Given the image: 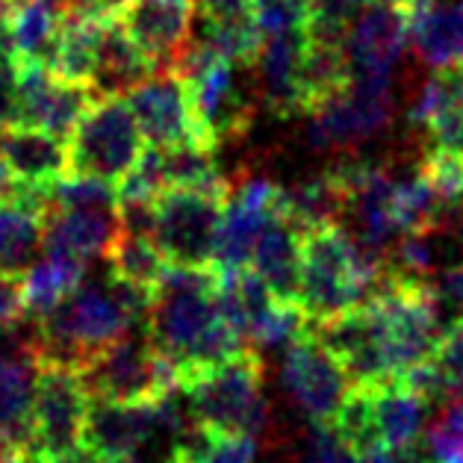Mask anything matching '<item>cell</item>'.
<instances>
[{
  "mask_svg": "<svg viewBox=\"0 0 463 463\" xmlns=\"http://www.w3.org/2000/svg\"><path fill=\"white\" fill-rule=\"evenodd\" d=\"M340 4H345L348 9H360V6H366V4H372V0H340Z\"/></svg>",
  "mask_w": 463,
  "mask_h": 463,
  "instance_id": "45",
  "label": "cell"
},
{
  "mask_svg": "<svg viewBox=\"0 0 463 463\" xmlns=\"http://www.w3.org/2000/svg\"><path fill=\"white\" fill-rule=\"evenodd\" d=\"M151 298L154 296L148 292L118 280H109V287L80 284L36 319V352L80 364L100 345L128 334L130 327H142Z\"/></svg>",
  "mask_w": 463,
  "mask_h": 463,
  "instance_id": "1",
  "label": "cell"
},
{
  "mask_svg": "<svg viewBox=\"0 0 463 463\" xmlns=\"http://www.w3.org/2000/svg\"><path fill=\"white\" fill-rule=\"evenodd\" d=\"M251 9V0H195V13L204 18H228Z\"/></svg>",
  "mask_w": 463,
  "mask_h": 463,
  "instance_id": "39",
  "label": "cell"
},
{
  "mask_svg": "<svg viewBox=\"0 0 463 463\" xmlns=\"http://www.w3.org/2000/svg\"><path fill=\"white\" fill-rule=\"evenodd\" d=\"M89 395L77 364L36 354V381L30 404V463H77L83 455V425Z\"/></svg>",
  "mask_w": 463,
  "mask_h": 463,
  "instance_id": "5",
  "label": "cell"
},
{
  "mask_svg": "<svg viewBox=\"0 0 463 463\" xmlns=\"http://www.w3.org/2000/svg\"><path fill=\"white\" fill-rule=\"evenodd\" d=\"M74 6L89 9L95 15H118V9L128 4V0H71Z\"/></svg>",
  "mask_w": 463,
  "mask_h": 463,
  "instance_id": "40",
  "label": "cell"
},
{
  "mask_svg": "<svg viewBox=\"0 0 463 463\" xmlns=\"http://www.w3.org/2000/svg\"><path fill=\"white\" fill-rule=\"evenodd\" d=\"M121 233L118 204H74L62 207L48 201L44 210L42 251L71 254L80 260L104 257Z\"/></svg>",
  "mask_w": 463,
  "mask_h": 463,
  "instance_id": "15",
  "label": "cell"
},
{
  "mask_svg": "<svg viewBox=\"0 0 463 463\" xmlns=\"http://www.w3.org/2000/svg\"><path fill=\"white\" fill-rule=\"evenodd\" d=\"M387 378H402L431 360L443 319L428 280L383 269L378 287L364 301Z\"/></svg>",
  "mask_w": 463,
  "mask_h": 463,
  "instance_id": "4",
  "label": "cell"
},
{
  "mask_svg": "<svg viewBox=\"0 0 463 463\" xmlns=\"http://www.w3.org/2000/svg\"><path fill=\"white\" fill-rule=\"evenodd\" d=\"M168 463H195V458H192L189 451L177 443V446L172 449V455H168Z\"/></svg>",
  "mask_w": 463,
  "mask_h": 463,
  "instance_id": "42",
  "label": "cell"
},
{
  "mask_svg": "<svg viewBox=\"0 0 463 463\" xmlns=\"http://www.w3.org/2000/svg\"><path fill=\"white\" fill-rule=\"evenodd\" d=\"M390 213H392V222H395V228H399V233H404V231H420V228H428V224H437L443 219L446 207L439 204L431 184H428L420 168H416L413 177L392 186Z\"/></svg>",
  "mask_w": 463,
  "mask_h": 463,
  "instance_id": "31",
  "label": "cell"
},
{
  "mask_svg": "<svg viewBox=\"0 0 463 463\" xmlns=\"http://www.w3.org/2000/svg\"><path fill=\"white\" fill-rule=\"evenodd\" d=\"M86 280V260L71 254L42 251L39 260L24 266L21 275V292H24V310L39 319L51 307H56L69 292H74Z\"/></svg>",
  "mask_w": 463,
  "mask_h": 463,
  "instance_id": "24",
  "label": "cell"
},
{
  "mask_svg": "<svg viewBox=\"0 0 463 463\" xmlns=\"http://www.w3.org/2000/svg\"><path fill=\"white\" fill-rule=\"evenodd\" d=\"M154 71V65L139 53V48L121 30L118 18L109 15L100 33L98 60L92 74V89L98 95H124Z\"/></svg>",
  "mask_w": 463,
  "mask_h": 463,
  "instance_id": "25",
  "label": "cell"
},
{
  "mask_svg": "<svg viewBox=\"0 0 463 463\" xmlns=\"http://www.w3.org/2000/svg\"><path fill=\"white\" fill-rule=\"evenodd\" d=\"M62 0H18L9 21L15 62H44L60 27Z\"/></svg>",
  "mask_w": 463,
  "mask_h": 463,
  "instance_id": "29",
  "label": "cell"
},
{
  "mask_svg": "<svg viewBox=\"0 0 463 463\" xmlns=\"http://www.w3.org/2000/svg\"><path fill=\"white\" fill-rule=\"evenodd\" d=\"M0 160L15 186L44 192V195H51V189L69 177L65 139L30 124L0 128Z\"/></svg>",
  "mask_w": 463,
  "mask_h": 463,
  "instance_id": "16",
  "label": "cell"
},
{
  "mask_svg": "<svg viewBox=\"0 0 463 463\" xmlns=\"http://www.w3.org/2000/svg\"><path fill=\"white\" fill-rule=\"evenodd\" d=\"M13 186L9 184V172H6V165H4V160H0V195H6V189Z\"/></svg>",
  "mask_w": 463,
  "mask_h": 463,
  "instance_id": "44",
  "label": "cell"
},
{
  "mask_svg": "<svg viewBox=\"0 0 463 463\" xmlns=\"http://www.w3.org/2000/svg\"><path fill=\"white\" fill-rule=\"evenodd\" d=\"M44 192L9 186L0 195V266L24 269L42 251L44 210H48Z\"/></svg>",
  "mask_w": 463,
  "mask_h": 463,
  "instance_id": "20",
  "label": "cell"
},
{
  "mask_svg": "<svg viewBox=\"0 0 463 463\" xmlns=\"http://www.w3.org/2000/svg\"><path fill=\"white\" fill-rule=\"evenodd\" d=\"M304 44H307L304 27L272 33V36L263 39V48L257 53L254 65L260 69L263 100L278 118L298 116V65Z\"/></svg>",
  "mask_w": 463,
  "mask_h": 463,
  "instance_id": "21",
  "label": "cell"
},
{
  "mask_svg": "<svg viewBox=\"0 0 463 463\" xmlns=\"http://www.w3.org/2000/svg\"><path fill=\"white\" fill-rule=\"evenodd\" d=\"M145 139L124 95H98L65 139L69 177H92L116 186L139 160Z\"/></svg>",
  "mask_w": 463,
  "mask_h": 463,
  "instance_id": "6",
  "label": "cell"
},
{
  "mask_svg": "<svg viewBox=\"0 0 463 463\" xmlns=\"http://www.w3.org/2000/svg\"><path fill=\"white\" fill-rule=\"evenodd\" d=\"M280 381H284L289 399L313 422H331V416L343 404L345 392L352 390V378L345 375L340 360L327 352L307 327L296 340L284 345Z\"/></svg>",
  "mask_w": 463,
  "mask_h": 463,
  "instance_id": "11",
  "label": "cell"
},
{
  "mask_svg": "<svg viewBox=\"0 0 463 463\" xmlns=\"http://www.w3.org/2000/svg\"><path fill=\"white\" fill-rule=\"evenodd\" d=\"M383 4H395V6H404L408 0H383Z\"/></svg>",
  "mask_w": 463,
  "mask_h": 463,
  "instance_id": "46",
  "label": "cell"
},
{
  "mask_svg": "<svg viewBox=\"0 0 463 463\" xmlns=\"http://www.w3.org/2000/svg\"><path fill=\"white\" fill-rule=\"evenodd\" d=\"M248 266L280 298H296L301 269V233L284 216H275L260 231Z\"/></svg>",
  "mask_w": 463,
  "mask_h": 463,
  "instance_id": "22",
  "label": "cell"
},
{
  "mask_svg": "<svg viewBox=\"0 0 463 463\" xmlns=\"http://www.w3.org/2000/svg\"><path fill=\"white\" fill-rule=\"evenodd\" d=\"M360 387L366 392L369 422L378 449L402 451L420 443L428 422V408H431V402L422 392H416L402 378L360 383Z\"/></svg>",
  "mask_w": 463,
  "mask_h": 463,
  "instance_id": "17",
  "label": "cell"
},
{
  "mask_svg": "<svg viewBox=\"0 0 463 463\" xmlns=\"http://www.w3.org/2000/svg\"><path fill=\"white\" fill-rule=\"evenodd\" d=\"M392 74H352V83L316 107L307 124L313 151H352L392 124Z\"/></svg>",
  "mask_w": 463,
  "mask_h": 463,
  "instance_id": "7",
  "label": "cell"
},
{
  "mask_svg": "<svg viewBox=\"0 0 463 463\" xmlns=\"http://www.w3.org/2000/svg\"><path fill=\"white\" fill-rule=\"evenodd\" d=\"M354 451L348 449L331 422H313L298 446V463H352Z\"/></svg>",
  "mask_w": 463,
  "mask_h": 463,
  "instance_id": "35",
  "label": "cell"
},
{
  "mask_svg": "<svg viewBox=\"0 0 463 463\" xmlns=\"http://www.w3.org/2000/svg\"><path fill=\"white\" fill-rule=\"evenodd\" d=\"M343 210H345V189L334 168L331 172H322L319 177L301 180L292 189H280V216L298 233L319 228V224L343 222Z\"/></svg>",
  "mask_w": 463,
  "mask_h": 463,
  "instance_id": "26",
  "label": "cell"
},
{
  "mask_svg": "<svg viewBox=\"0 0 463 463\" xmlns=\"http://www.w3.org/2000/svg\"><path fill=\"white\" fill-rule=\"evenodd\" d=\"M107 18L109 15H95L89 9L74 6L71 0H62L60 27H56V36L48 53V69L60 80L92 86L98 44Z\"/></svg>",
  "mask_w": 463,
  "mask_h": 463,
  "instance_id": "19",
  "label": "cell"
},
{
  "mask_svg": "<svg viewBox=\"0 0 463 463\" xmlns=\"http://www.w3.org/2000/svg\"><path fill=\"white\" fill-rule=\"evenodd\" d=\"M204 42L240 69H251L263 48V30L257 27L251 9L228 18H204Z\"/></svg>",
  "mask_w": 463,
  "mask_h": 463,
  "instance_id": "30",
  "label": "cell"
},
{
  "mask_svg": "<svg viewBox=\"0 0 463 463\" xmlns=\"http://www.w3.org/2000/svg\"><path fill=\"white\" fill-rule=\"evenodd\" d=\"M383 266L354 245L340 222L301 233V269L296 301L307 319H327L366 301L378 287Z\"/></svg>",
  "mask_w": 463,
  "mask_h": 463,
  "instance_id": "3",
  "label": "cell"
},
{
  "mask_svg": "<svg viewBox=\"0 0 463 463\" xmlns=\"http://www.w3.org/2000/svg\"><path fill=\"white\" fill-rule=\"evenodd\" d=\"M431 364L437 369L439 387H443V399L463 402V322L449 325L439 334Z\"/></svg>",
  "mask_w": 463,
  "mask_h": 463,
  "instance_id": "34",
  "label": "cell"
},
{
  "mask_svg": "<svg viewBox=\"0 0 463 463\" xmlns=\"http://www.w3.org/2000/svg\"><path fill=\"white\" fill-rule=\"evenodd\" d=\"M156 431V402L92 399L83 425V451L107 460H137L139 449Z\"/></svg>",
  "mask_w": 463,
  "mask_h": 463,
  "instance_id": "13",
  "label": "cell"
},
{
  "mask_svg": "<svg viewBox=\"0 0 463 463\" xmlns=\"http://www.w3.org/2000/svg\"><path fill=\"white\" fill-rule=\"evenodd\" d=\"M116 18L128 39L156 71L172 69L192 42L195 6L184 4V0H128Z\"/></svg>",
  "mask_w": 463,
  "mask_h": 463,
  "instance_id": "12",
  "label": "cell"
},
{
  "mask_svg": "<svg viewBox=\"0 0 463 463\" xmlns=\"http://www.w3.org/2000/svg\"><path fill=\"white\" fill-rule=\"evenodd\" d=\"M83 383L92 399L107 402H160V383H156V352L145 334L116 336L100 345L98 352L77 364Z\"/></svg>",
  "mask_w": 463,
  "mask_h": 463,
  "instance_id": "10",
  "label": "cell"
},
{
  "mask_svg": "<svg viewBox=\"0 0 463 463\" xmlns=\"http://www.w3.org/2000/svg\"><path fill=\"white\" fill-rule=\"evenodd\" d=\"M458 65H460V71H463V60H460V62H458Z\"/></svg>",
  "mask_w": 463,
  "mask_h": 463,
  "instance_id": "47",
  "label": "cell"
},
{
  "mask_svg": "<svg viewBox=\"0 0 463 463\" xmlns=\"http://www.w3.org/2000/svg\"><path fill=\"white\" fill-rule=\"evenodd\" d=\"M408 44L428 69H449L463 60V0H408Z\"/></svg>",
  "mask_w": 463,
  "mask_h": 463,
  "instance_id": "18",
  "label": "cell"
},
{
  "mask_svg": "<svg viewBox=\"0 0 463 463\" xmlns=\"http://www.w3.org/2000/svg\"><path fill=\"white\" fill-rule=\"evenodd\" d=\"M195 437L184 439V446L195 463H254L257 439L240 431H222V428L195 425Z\"/></svg>",
  "mask_w": 463,
  "mask_h": 463,
  "instance_id": "32",
  "label": "cell"
},
{
  "mask_svg": "<svg viewBox=\"0 0 463 463\" xmlns=\"http://www.w3.org/2000/svg\"><path fill=\"white\" fill-rule=\"evenodd\" d=\"M254 4H257V0H251V6H254Z\"/></svg>",
  "mask_w": 463,
  "mask_h": 463,
  "instance_id": "48",
  "label": "cell"
},
{
  "mask_svg": "<svg viewBox=\"0 0 463 463\" xmlns=\"http://www.w3.org/2000/svg\"><path fill=\"white\" fill-rule=\"evenodd\" d=\"M21 275H24V269L0 266V327H15L27 319Z\"/></svg>",
  "mask_w": 463,
  "mask_h": 463,
  "instance_id": "38",
  "label": "cell"
},
{
  "mask_svg": "<svg viewBox=\"0 0 463 463\" xmlns=\"http://www.w3.org/2000/svg\"><path fill=\"white\" fill-rule=\"evenodd\" d=\"M348 83H352V69H348L343 44L307 36L298 65V112L307 116L316 107L340 95Z\"/></svg>",
  "mask_w": 463,
  "mask_h": 463,
  "instance_id": "23",
  "label": "cell"
},
{
  "mask_svg": "<svg viewBox=\"0 0 463 463\" xmlns=\"http://www.w3.org/2000/svg\"><path fill=\"white\" fill-rule=\"evenodd\" d=\"M180 392L192 408V422L222 431L251 434L269 431L272 411L263 392L266 364L257 348L245 345L228 360L207 366H177Z\"/></svg>",
  "mask_w": 463,
  "mask_h": 463,
  "instance_id": "2",
  "label": "cell"
},
{
  "mask_svg": "<svg viewBox=\"0 0 463 463\" xmlns=\"http://www.w3.org/2000/svg\"><path fill=\"white\" fill-rule=\"evenodd\" d=\"M310 0H257L251 6V15L257 27L263 30V36L287 30H301L307 24Z\"/></svg>",
  "mask_w": 463,
  "mask_h": 463,
  "instance_id": "36",
  "label": "cell"
},
{
  "mask_svg": "<svg viewBox=\"0 0 463 463\" xmlns=\"http://www.w3.org/2000/svg\"><path fill=\"white\" fill-rule=\"evenodd\" d=\"M345 56L352 74H392L408 48V15L395 4H366L345 30Z\"/></svg>",
  "mask_w": 463,
  "mask_h": 463,
  "instance_id": "14",
  "label": "cell"
},
{
  "mask_svg": "<svg viewBox=\"0 0 463 463\" xmlns=\"http://www.w3.org/2000/svg\"><path fill=\"white\" fill-rule=\"evenodd\" d=\"M428 287H431L439 319H449V325L463 322V257L434 272L428 278Z\"/></svg>",
  "mask_w": 463,
  "mask_h": 463,
  "instance_id": "37",
  "label": "cell"
},
{
  "mask_svg": "<svg viewBox=\"0 0 463 463\" xmlns=\"http://www.w3.org/2000/svg\"><path fill=\"white\" fill-rule=\"evenodd\" d=\"M352 463H395V458L387 449H372V451H360V455H354Z\"/></svg>",
  "mask_w": 463,
  "mask_h": 463,
  "instance_id": "41",
  "label": "cell"
},
{
  "mask_svg": "<svg viewBox=\"0 0 463 463\" xmlns=\"http://www.w3.org/2000/svg\"><path fill=\"white\" fill-rule=\"evenodd\" d=\"M228 201L207 192L165 186L154 201L151 236L172 266H213Z\"/></svg>",
  "mask_w": 463,
  "mask_h": 463,
  "instance_id": "8",
  "label": "cell"
},
{
  "mask_svg": "<svg viewBox=\"0 0 463 463\" xmlns=\"http://www.w3.org/2000/svg\"><path fill=\"white\" fill-rule=\"evenodd\" d=\"M77 463H133V460H107V458H95V455H86L83 451V455L77 458Z\"/></svg>",
  "mask_w": 463,
  "mask_h": 463,
  "instance_id": "43",
  "label": "cell"
},
{
  "mask_svg": "<svg viewBox=\"0 0 463 463\" xmlns=\"http://www.w3.org/2000/svg\"><path fill=\"white\" fill-rule=\"evenodd\" d=\"M36 348L0 357V439L27 449L33 381H36Z\"/></svg>",
  "mask_w": 463,
  "mask_h": 463,
  "instance_id": "27",
  "label": "cell"
},
{
  "mask_svg": "<svg viewBox=\"0 0 463 463\" xmlns=\"http://www.w3.org/2000/svg\"><path fill=\"white\" fill-rule=\"evenodd\" d=\"M104 257L109 263V280H118V284H128L133 289L148 292V296H156L160 280L168 269V260L156 248L151 233L121 228V233L112 240Z\"/></svg>",
  "mask_w": 463,
  "mask_h": 463,
  "instance_id": "28",
  "label": "cell"
},
{
  "mask_svg": "<svg viewBox=\"0 0 463 463\" xmlns=\"http://www.w3.org/2000/svg\"><path fill=\"white\" fill-rule=\"evenodd\" d=\"M422 177L431 184L434 195L446 210L463 207V151L431 145L420 163Z\"/></svg>",
  "mask_w": 463,
  "mask_h": 463,
  "instance_id": "33",
  "label": "cell"
},
{
  "mask_svg": "<svg viewBox=\"0 0 463 463\" xmlns=\"http://www.w3.org/2000/svg\"><path fill=\"white\" fill-rule=\"evenodd\" d=\"M124 100L139 124L145 145L151 148H177V145H198L213 151L204 142L186 83L175 69H156L137 86L124 92Z\"/></svg>",
  "mask_w": 463,
  "mask_h": 463,
  "instance_id": "9",
  "label": "cell"
}]
</instances>
